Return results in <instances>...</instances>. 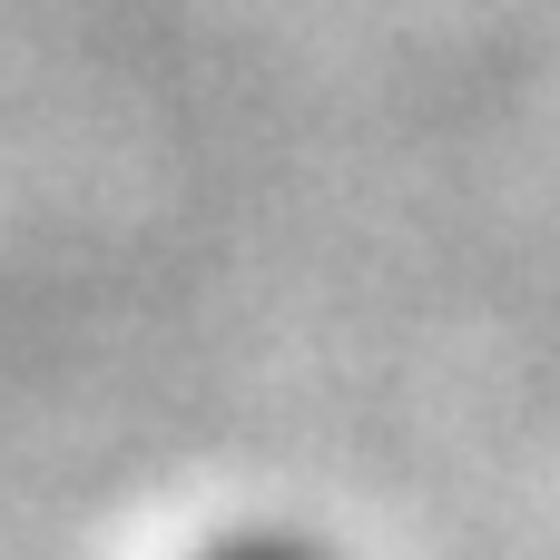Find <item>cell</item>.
<instances>
[{
  "mask_svg": "<svg viewBox=\"0 0 560 560\" xmlns=\"http://www.w3.org/2000/svg\"><path fill=\"white\" fill-rule=\"evenodd\" d=\"M187 560H335L315 532H285V522H256V532H217L207 551H187Z\"/></svg>",
  "mask_w": 560,
  "mask_h": 560,
  "instance_id": "1",
  "label": "cell"
}]
</instances>
